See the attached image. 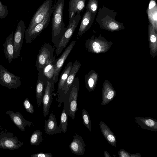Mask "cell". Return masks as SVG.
I'll use <instances>...</instances> for the list:
<instances>
[{"label":"cell","mask_w":157,"mask_h":157,"mask_svg":"<svg viewBox=\"0 0 157 157\" xmlns=\"http://www.w3.org/2000/svg\"><path fill=\"white\" fill-rule=\"evenodd\" d=\"M7 7L3 5L0 0V18H4L8 15Z\"/></svg>","instance_id":"obj_33"},{"label":"cell","mask_w":157,"mask_h":157,"mask_svg":"<svg viewBox=\"0 0 157 157\" xmlns=\"http://www.w3.org/2000/svg\"><path fill=\"white\" fill-rule=\"evenodd\" d=\"M104 154L105 157H111L109 154L106 151H105Z\"/></svg>","instance_id":"obj_38"},{"label":"cell","mask_w":157,"mask_h":157,"mask_svg":"<svg viewBox=\"0 0 157 157\" xmlns=\"http://www.w3.org/2000/svg\"><path fill=\"white\" fill-rule=\"evenodd\" d=\"M113 43L109 42L105 39L99 36L97 37L93 35L86 40L85 48L90 52L101 54L108 51L111 48Z\"/></svg>","instance_id":"obj_2"},{"label":"cell","mask_w":157,"mask_h":157,"mask_svg":"<svg viewBox=\"0 0 157 157\" xmlns=\"http://www.w3.org/2000/svg\"><path fill=\"white\" fill-rule=\"evenodd\" d=\"M116 92L108 80L106 79L103 84L101 105H104L111 101L116 95Z\"/></svg>","instance_id":"obj_17"},{"label":"cell","mask_w":157,"mask_h":157,"mask_svg":"<svg viewBox=\"0 0 157 157\" xmlns=\"http://www.w3.org/2000/svg\"><path fill=\"white\" fill-rule=\"evenodd\" d=\"M101 131L107 142L113 146L116 147V137L107 125L102 121L99 123Z\"/></svg>","instance_id":"obj_25"},{"label":"cell","mask_w":157,"mask_h":157,"mask_svg":"<svg viewBox=\"0 0 157 157\" xmlns=\"http://www.w3.org/2000/svg\"><path fill=\"white\" fill-rule=\"evenodd\" d=\"M23 144L12 133L0 128V148L13 150L20 148Z\"/></svg>","instance_id":"obj_5"},{"label":"cell","mask_w":157,"mask_h":157,"mask_svg":"<svg viewBox=\"0 0 157 157\" xmlns=\"http://www.w3.org/2000/svg\"><path fill=\"white\" fill-rule=\"evenodd\" d=\"M81 66L80 62L76 59L73 63L71 70L67 77L66 83L61 92L58 94L57 100L60 103V106L62 102L69 98V89L72 83L75 75Z\"/></svg>","instance_id":"obj_6"},{"label":"cell","mask_w":157,"mask_h":157,"mask_svg":"<svg viewBox=\"0 0 157 157\" xmlns=\"http://www.w3.org/2000/svg\"><path fill=\"white\" fill-rule=\"evenodd\" d=\"M52 0H45L38 9L33 17L29 27L25 32H29L41 22L50 13H52Z\"/></svg>","instance_id":"obj_4"},{"label":"cell","mask_w":157,"mask_h":157,"mask_svg":"<svg viewBox=\"0 0 157 157\" xmlns=\"http://www.w3.org/2000/svg\"><path fill=\"white\" fill-rule=\"evenodd\" d=\"M81 17L80 14H76L75 16L69 19L68 24L65 33L56 48L55 55L56 56H59L67 46L79 22Z\"/></svg>","instance_id":"obj_3"},{"label":"cell","mask_w":157,"mask_h":157,"mask_svg":"<svg viewBox=\"0 0 157 157\" xmlns=\"http://www.w3.org/2000/svg\"><path fill=\"white\" fill-rule=\"evenodd\" d=\"M79 87V79L75 77L69 89L68 101L69 104V116L73 120L75 118L77 108V98Z\"/></svg>","instance_id":"obj_9"},{"label":"cell","mask_w":157,"mask_h":157,"mask_svg":"<svg viewBox=\"0 0 157 157\" xmlns=\"http://www.w3.org/2000/svg\"><path fill=\"white\" fill-rule=\"evenodd\" d=\"M31 156L32 157H52L53 155L48 152H40L32 155Z\"/></svg>","instance_id":"obj_34"},{"label":"cell","mask_w":157,"mask_h":157,"mask_svg":"<svg viewBox=\"0 0 157 157\" xmlns=\"http://www.w3.org/2000/svg\"><path fill=\"white\" fill-rule=\"evenodd\" d=\"M21 84L20 77L16 76L0 64V85L9 89H17Z\"/></svg>","instance_id":"obj_8"},{"label":"cell","mask_w":157,"mask_h":157,"mask_svg":"<svg viewBox=\"0 0 157 157\" xmlns=\"http://www.w3.org/2000/svg\"><path fill=\"white\" fill-rule=\"evenodd\" d=\"M52 13L48 15L40 23L36 25L33 29L29 32H25L26 43H30L35 39L48 25Z\"/></svg>","instance_id":"obj_11"},{"label":"cell","mask_w":157,"mask_h":157,"mask_svg":"<svg viewBox=\"0 0 157 157\" xmlns=\"http://www.w3.org/2000/svg\"><path fill=\"white\" fill-rule=\"evenodd\" d=\"M48 81L41 71L39 72L36 87V94L37 105L40 107L42 102L43 97Z\"/></svg>","instance_id":"obj_14"},{"label":"cell","mask_w":157,"mask_h":157,"mask_svg":"<svg viewBox=\"0 0 157 157\" xmlns=\"http://www.w3.org/2000/svg\"><path fill=\"white\" fill-rule=\"evenodd\" d=\"M13 32L6 38L3 45L4 47L3 52L5 57L8 59L9 63H11L14 59L13 45Z\"/></svg>","instance_id":"obj_23"},{"label":"cell","mask_w":157,"mask_h":157,"mask_svg":"<svg viewBox=\"0 0 157 157\" xmlns=\"http://www.w3.org/2000/svg\"><path fill=\"white\" fill-rule=\"evenodd\" d=\"M135 122L142 129L157 131V121L151 117H135Z\"/></svg>","instance_id":"obj_20"},{"label":"cell","mask_w":157,"mask_h":157,"mask_svg":"<svg viewBox=\"0 0 157 157\" xmlns=\"http://www.w3.org/2000/svg\"><path fill=\"white\" fill-rule=\"evenodd\" d=\"M23 106L26 111L31 114L34 112L33 105L31 103L28 98H26L23 102Z\"/></svg>","instance_id":"obj_32"},{"label":"cell","mask_w":157,"mask_h":157,"mask_svg":"<svg viewBox=\"0 0 157 157\" xmlns=\"http://www.w3.org/2000/svg\"><path fill=\"white\" fill-rule=\"evenodd\" d=\"M120 157H130V154L126 151L123 148L121 149L118 152Z\"/></svg>","instance_id":"obj_35"},{"label":"cell","mask_w":157,"mask_h":157,"mask_svg":"<svg viewBox=\"0 0 157 157\" xmlns=\"http://www.w3.org/2000/svg\"><path fill=\"white\" fill-rule=\"evenodd\" d=\"M96 13L87 10L83 15L79 29L78 36H81L87 31L91 26Z\"/></svg>","instance_id":"obj_18"},{"label":"cell","mask_w":157,"mask_h":157,"mask_svg":"<svg viewBox=\"0 0 157 157\" xmlns=\"http://www.w3.org/2000/svg\"><path fill=\"white\" fill-rule=\"evenodd\" d=\"M85 145L82 138L76 133L69 147L72 153L78 155H83L85 154Z\"/></svg>","instance_id":"obj_16"},{"label":"cell","mask_w":157,"mask_h":157,"mask_svg":"<svg viewBox=\"0 0 157 157\" xmlns=\"http://www.w3.org/2000/svg\"><path fill=\"white\" fill-rule=\"evenodd\" d=\"M130 157H141V156L139 153H136L134 154H130Z\"/></svg>","instance_id":"obj_37"},{"label":"cell","mask_w":157,"mask_h":157,"mask_svg":"<svg viewBox=\"0 0 157 157\" xmlns=\"http://www.w3.org/2000/svg\"><path fill=\"white\" fill-rule=\"evenodd\" d=\"M56 55L53 56L48 63L46 64L41 70L43 75L46 78L48 81L51 83H54L53 80L55 64L57 58H56Z\"/></svg>","instance_id":"obj_26"},{"label":"cell","mask_w":157,"mask_h":157,"mask_svg":"<svg viewBox=\"0 0 157 157\" xmlns=\"http://www.w3.org/2000/svg\"><path fill=\"white\" fill-rule=\"evenodd\" d=\"M98 74L94 70H91L84 75L85 87L89 92L93 91L98 80Z\"/></svg>","instance_id":"obj_24"},{"label":"cell","mask_w":157,"mask_h":157,"mask_svg":"<svg viewBox=\"0 0 157 157\" xmlns=\"http://www.w3.org/2000/svg\"><path fill=\"white\" fill-rule=\"evenodd\" d=\"M63 109L61 117L60 123L59 127L61 131L63 133L66 132L68 126V119L69 113V104L68 99L63 101Z\"/></svg>","instance_id":"obj_27"},{"label":"cell","mask_w":157,"mask_h":157,"mask_svg":"<svg viewBox=\"0 0 157 157\" xmlns=\"http://www.w3.org/2000/svg\"><path fill=\"white\" fill-rule=\"evenodd\" d=\"M148 38L150 55L154 58L157 55V32L150 23L148 27Z\"/></svg>","instance_id":"obj_19"},{"label":"cell","mask_w":157,"mask_h":157,"mask_svg":"<svg viewBox=\"0 0 157 157\" xmlns=\"http://www.w3.org/2000/svg\"><path fill=\"white\" fill-rule=\"evenodd\" d=\"M6 113L9 116L15 125L21 131H25L26 126H28L29 127L33 123V122L25 119L22 114L18 111H16L14 113L12 110H9Z\"/></svg>","instance_id":"obj_15"},{"label":"cell","mask_w":157,"mask_h":157,"mask_svg":"<svg viewBox=\"0 0 157 157\" xmlns=\"http://www.w3.org/2000/svg\"><path fill=\"white\" fill-rule=\"evenodd\" d=\"M42 133L39 129L36 130L31 135L30 142L31 145L39 146L44 139L42 137Z\"/></svg>","instance_id":"obj_29"},{"label":"cell","mask_w":157,"mask_h":157,"mask_svg":"<svg viewBox=\"0 0 157 157\" xmlns=\"http://www.w3.org/2000/svg\"><path fill=\"white\" fill-rule=\"evenodd\" d=\"M54 84V83H51L49 81L47 82L42 102L43 115L45 117L49 113V108L53 100L52 96L54 93L53 92Z\"/></svg>","instance_id":"obj_13"},{"label":"cell","mask_w":157,"mask_h":157,"mask_svg":"<svg viewBox=\"0 0 157 157\" xmlns=\"http://www.w3.org/2000/svg\"><path fill=\"white\" fill-rule=\"evenodd\" d=\"M25 30V26L24 22L21 20L17 25L13 35L14 59H17L19 56L22 46Z\"/></svg>","instance_id":"obj_10"},{"label":"cell","mask_w":157,"mask_h":157,"mask_svg":"<svg viewBox=\"0 0 157 157\" xmlns=\"http://www.w3.org/2000/svg\"><path fill=\"white\" fill-rule=\"evenodd\" d=\"M155 1L154 0H151L150 1L148 10H150L155 7L156 6Z\"/></svg>","instance_id":"obj_36"},{"label":"cell","mask_w":157,"mask_h":157,"mask_svg":"<svg viewBox=\"0 0 157 157\" xmlns=\"http://www.w3.org/2000/svg\"><path fill=\"white\" fill-rule=\"evenodd\" d=\"M64 0H57L52 7V41L56 48L66 29L63 20Z\"/></svg>","instance_id":"obj_1"},{"label":"cell","mask_w":157,"mask_h":157,"mask_svg":"<svg viewBox=\"0 0 157 157\" xmlns=\"http://www.w3.org/2000/svg\"><path fill=\"white\" fill-rule=\"evenodd\" d=\"M55 47L49 43H45L39 50L36 64L37 71H41L44 67L51 60L53 56Z\"/></svg>","instance_id":"obj_7"},{"label":"cell","mask_w":157,"mask_h":157,"mask_svg":"<svg viewBox=\"0 0 157 157\" xmlns=\"http://www.w3.org/2000/svg\"><path fill=\"white\" fill-rule=\"evenodd\" d=\"M98 6L97 0H89L86 8L91 13L96 14Z\"/></svg>","instance_id":"obj_31"},{"label":"cell","mask_w":157,"mask_h":157,"mask_svg":"<svg viewBox=\"0 0 157 157\" xmlns=\"http://www.w3.org/2000/svg\"><path fill=\"white\" fill-rule=\"evenodd\" d=\"M73 63L69 62L67 65L62 72L59 80L57 93L59 94L63 87L70 71L72 68Z\"/></svg>","instance_id":"obj_28"},{"label":"cell","mask_w":157,"mask_h":157,"mask_svg":"<svg viewBox=\"0 0 157 157\" xmlns=\"http://www.w3.org/2000/svg\"><path fill=\"white\" fill-rule=\"evenodd\" d=\"M44 130L46 133L51 136L54 134L60 133L61 130L57 125L55 115L50 113L47 121H45Z\"/></svg>","instance_id":"obj_21"},{"label":"cell","mask_w":157,"mask_h":157,"mask_svg":"<svg viewBox=\"0 0 157 157\" xmlns=\"http://www.w3.org/2000/svg\"><path fill=\"white\" fill-rule=\"evenodd\" d=\"M82 118L84 124L86 127L90 132L91 131L92 124L88 112L85 109L82 110Z\"/></svg>","instance_id":"obj_30"},{"label":"cell","mask_w":157,"mask_h":157,"mask_svg":"<svg viewBox=\"0 0 157 157\" xmlns=\"http://www.w3.org/2000/svg\"><path fill=\"white\" fill-rule=\"evenodd\" d=\"M86 0H70L68 10L69 19L80 14L85 6Z\"/></svg>","instance_id":"obj_22"},{"label":"cell","mask_w":157,"mask_h":157,"mask_svg":"<svg viewBox=\"0 0 157 157\" xmlns=\"http://www.w3.org/2000/svg\"><path fill=\"white\" fill-rule=\"evenodd\" d=\"M76 43V41H72L63 52L61 56L57 58L55 66V70L53 80L55 83L58 81V77L59 72L66 59L70 54Z\"/></svg>","instance_id":"obj_12"}]
</instances>
